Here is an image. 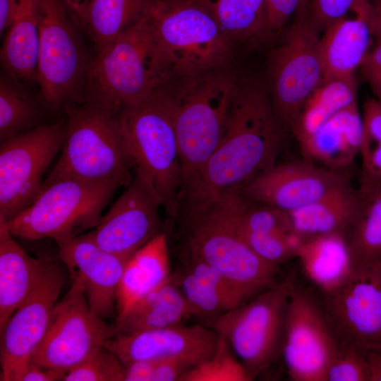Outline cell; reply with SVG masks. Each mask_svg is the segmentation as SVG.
Returning a JSON list of instances; mask_svg holds the SVG:
<instances>
[{"instance_id":"obj_1","label":"cell","mask_w":381,"mask_h":381,"mask_svg":"<svg viewBox=\"0 0 381 381\" xmlns=\"http://www.w3.org/2000/svg\"><path fill=\"white\" fill-rule=\"evenodd\" d=\"M286 131L266 85L238 80L224 133L184 194L189 204L239 190L276 164Z\"/></svg>"},{"instance_id":"obj_2","label":"cell","mask_w":381,"mask_h":381,"mask_svg":"<svg viewBox=\"0 0 381 381\" xmlns=\"http://www.w3.org/2000/svg\"><path fill=\"white\" fill-rule=\"evenodd\" d=\"M238 79L227 66L176 75L158 91L174 121L183 173V195L218 146Z\"/></svg>"},{"instance_id":"obj_3","label":"cell","mask_w":381,"mask_h":381,"mask_svg":"<svg viewBox=\"0 0 381 381\" xmlns=\"http://www.w3.org/2000/svg\"><path fill=\"white\" fill-rule=\"evenodd\" d=\"M147 13L93 59L84 102L118 115L176 76L173 64L160 46Z\"/></svg>"},{"instance_id":"obj_4","label":"cell","mask_w":381,"mask_h":381,"mask_svg":"<svg viewBox=\"0 0 381 381\" xmlns=\"http://www.w3.org/2000/svg\"><path fill=\"white\" fill-rule=\"evenodd\" d=\"M134 179L169 216H175L183 195V173L171 113L157 90L118 115Z\"/></svg>"},{"instance_id":"obj_5","label":"cell","mask_w":381,"mask_h":381,"mask_svg":"<svg viewBox=\"0 0 381 381\" xmlns=\"http://www.w3.org/2000/svg\"><path fill=\"white\" fill-rule=\"evenodd\" d=\"M60 157L42 184L61 179L128 187L133 169L117 115L87 102L67 104Z\"/></svg>"},{"instance_id":"obj_6","label":"cell","mask_w":381,"mask_h":381,"mask_svg":"<svg viewBox=\"0 0 381 381\" xmlns=\"http://www.w3.org/2000/svg\"><path fill=\"white\" fill-rule=\"evenodd\" d=\"M147 15L176 75L229 64L234 46L201 0H153Z\"/></svg>"},{"instance_id":"obj_7","label":"cell","mask_w":381,"mask_h":381,"mask_svg":"<svg viewBox=\"0 0 381 381\" xmlns=\"http://www.w3.org/2000/svg\"><path fill=\"white\" fill-rule=\"evenodd\" d=\"M39 56L37 83L52 109L84 102L92 62L63 0H37Z\"/></svg>"},{"instance_id":"obj_8","label":"cell","mask_w":381,"mask_h":381,"mask_svg":"<svg viewBox=\"0 0 381 381\" xmlns=\"http://www.w3.org/2000/svg\"><path fill=\"white\" fill-rule=\"evenodd\" d=\"M118 188L71 179L42 184L33 202L7 222L9 231L26 240L67 241L97 226Z\"/></svg>"},{"instance_id":"obj_9","label":"cell","mask_w":381,"mask_h":381,"mask_svg":"<svg viewBox=\"0 0 381 381\" xmlns=\"http://www.w3.org/2000/svg\"><path fill=\"white\" fill-rule=\"evenodd\" d=\"M188 246L222 272L248 300L275 286L279 265L259 257L210 200L190 205Z\"/></svg>"},{"instance_id":"obj_10","label":"cell","mask_w":381,"mask_h":381,"mask_svg":"<svg viewBox=\"0 0 381 381\" xmlns=\"http://www.w3.org/2000/svg\"><path fill=\"white\" fill-rule=\"evenodd\" d=\"M292 281L286 279L215 319L211 327L223 337L252 380L281 355Z\"/></svg>"},{"instance_id":"obj_11","label":"cell","mask_w":381,"mask_h":381,"mask_svg":"<svg viewBox=\"0 0 381 381\" xmlns=\"http://www.w3.org/2000/svg\"><path fill=\"white\" fill-rule=\"evenodd\" d=\"M325 79L320 32L306 13L296 17L267 64V89L285 130L291 128L305 102Z\"/></svg>"},{"instance_id":"obj_12","label":"cell","mask_w":381,"mask_h":381,"mask_svg":"<svg viewBox=\"0 0 381 381\" xmlns=\"http://www.w3.org/2000/svg\"><path fill=\"white\" fill-rule=\"evenodd\" d=\"M73 282L53 310L46 334L32 361L45 368L66 373L115 336L114 325L90 308L82 279Z\"/></svg>"},{"instance_id":"obj_13","label":"cell","mask_w":381,"mask_h":381,"mask_svg":"<svg viewBox=\"0 0 381 381\" xmlns=\"http://www.w3.org/2000/svg\"><path fill=\"white\" fill-rule=\"evenodd\" d=\"M66 121L42 124L16 135L0 146V216L7 222L29 206L43 176L61 150Z\"/></svg>"},{"instance_id":"obj_14","label":"cell","mask_w":381,"mask_h":381,"mask_svg":"<svg viewBox=\"0 0 381 381\" xmlns=\"http://www.w3.org/2000/svg\"><path fill=\"white\" fill-rule=\"evenodd\" d=\"M322 294L320 304L339 343L381 351L379 260L354 264L337 284Z\"/></svg>"},{"instance_id":"obj_15","label":"cell","mask_w":381,"mask_h":381,"mask_svg":"<svg viewBox=\"0 0 381 381\" xmlns=\"http://www.w3.org/2000/svg\"><path fill=\"white\" fill-rule=\"evenodd\" d=\"M338 340L322 306L292 282L281 356L294 381H325Z\"/></svg>"},{"instance_id":"obj_16","label":"cell","mask_w":381,"mask_h":381,"mask_svg":"<svg viewBox=\"0 0 381 381\" xmlns=\"http://www.w3.org/2000/svg\"><path fill=\"white\" fill-rule=\"evenodd\" d=\"M66 274L59 264L47 258L44 269L25 301L0 329L1 381H16L43 340Z\"/></svg>"},{"instance_id":"obj_17","label":"cell","mask_w":381,"mask_h":381,"mask_svg":"<svg viewBox=\"0 0 381 381\" xmlns=\"http://www.w3.org/2000/svg\"><path fill=\"white\" fill-rule=\"evenodd\" d=\"M349 183L344 170L305 159L275 164L239 189L248 198L289 212Z\"/></svg>"},{"instance_id":"obj_18","label":"cell","mask_w":381,"mask_h":381,"mask_svg":"<svg viewBox=\"0 0 381 381\" xmlns=\"http://www.w3.org/2000/svg\"><path fill=\"white\" fill-rule=\"evenodd\" d=\"M159 206L135 179L90 233L102 249L128 260L162 233Z\"/></svg>"},{"instance_id":"obj_19","label":"cell","mask_w":381,"mask_h":381,"mask_svg":"<svg viewBox=\"0 0 381 381\" xmlns=\"http://www.w3.org/2000/svg\"><path fill=\"white\" fill-rule=\"evenodd\" d=\"M218 339V334L212 327L179 324L131 335H115L104 346L124 365L174 358L193 367L214 353Z\"/></svg>"},{"instance_id":"obj_20","label":"cell","mask_w":381,"mask_h":381,"mask_svg":"<svg viewBox=\"0 0 381 381\" xmlns=\"http://www.w3.org/2000/svg\"><path fill=\"white\" fill-rule=\"evenodd\" d=\"M59 257L70 276L80 277L92 310L100 318L116 310V297L125 260L99 247L90 233L57 243Z\"/></svg>"},{"instance_id":"obj_21","label":"cell","mask_w":381,"mask_h":381,"mask_svg":"<svg viewBox=\"0 0 381 381\" xmlns=\"http://www.w3.org/2000/svg\"><path fill=\"white\" fill-rule=\"evenodd\" d=\"M362 134V114L356 102L332 116L299 147L305 159L344 170L359 155Z\"/></svg>"},{"instance_id":"obj_22","label":"cell","mask_w":381,"mask_h":381,"mask_svg":"<svg viewBox=\"0 0 381 381\" xmlns=\"http://www.w3.org/2000/svg\"><path fill=\"white\" fill-rule=\"evenodd\" d=\"M371 5L329 25L320 37L325 78L353 75L369 52Z\"/></svg>"},{"instance_id":"obj_23","label":"cell","mask_w":381,"mask_h":381,"mask_svg":"<svg viewBox=\"0 0 381 381\" xmlns=\"http://www.w3.org/2000/svg\"><path fill=\"white\" fill-rule=\"evenodd\" d=\"M47 258H35L14 240L0 216V329L36 286Z\"/></svg>"},{"instance_id":"obj_24","label":"cell","mask_w":381,"mask_h":381,"mask_svg":"<svg viewBox=\"0 0 381 381\" xmlns=\"http://www.w3.org/2000/svg\"><path fill=\"white\" fill-rule=\"evenodd\" d=\"M171 277L167 237L162 232L126 262L117 292V316Z\"/></svg>"},{"instance_id":"obj_25","label":"cell","mask_w":381,"mask_h":381,"mask_svg":"<svg viewBox=\"0 0 381 381\" xmlns=\"http://www.w3.org/2000/svg\"><path fill=\"white\" fill-rule=\"evenodd\" d=\"M360 202L358 190L349 183L292 212H286L291 230L306 238L342 234L346 235Z\"/></svg>"},{"instance_id":"obj_26","label":"cell","mask_w":381,"mask_h":381,"mask_svg":"<svg viewBox=\"0 0 381 381\" xmlns=\"http://www.w3.org/2000/svg\"><path fill=\"white\" fill-rule=\"evenodd\" d=\"M190 316L186 301L171 277L116 317L115 335H131L177 325Z\"/></svg>"},{"instance_id":"obj_27","label":"cell","mask_w":381,"mask_h":381,"mask_svg":"<svg viewBox=\"0 0 381 381\" xmlns=\"http://www.w3.org/2000/svg\"><path fill=\"white\" fill-rule=\"evenodd\" d=\"M1 49L4 71L23 83L37 82L39 23L37 0H17Z\"/></svg>"},{"instance_id":"obj_28","label":"cell","mask_w":381,"mask_h":381,"mask_svg":"<svg viewBox=\"0 0 381 381\" xmlns=\"http://www.w3.org/2000/svg\"><path fill=\"white\" fill-rule=\"evenodd\" d=\"M356 102L353 75L325 78L305 102L290 131L301 145L332 116Z\"/></svg>"},{"instance_id":"obj_29","label":"cell","mask_w":381,"mask_h":381,"mask_svg":"<svg viewBox=\"0 0 381 381\" xmlns=\"http://www.w3.org/2000/svg\"><path fill=\"white\" fill-rule=\"evenodd\" d=\"M297 258L306 275L322 293L337 284L354 265L346 235L342 234L307 238Z\"/></svg>"},{"instance_id":"obj_30","label":"cell","mask_w":381,"mask_h":381,"mask_svg":"<svg viewBox=\"0 0 381 381\" xmlns=\"http://www.w3.org/2000/svg\"><path fill=\"white\" fill-rule=\"evenodd\" d=\"M201 1L233 46L258 44L272 39L266 0Z\"/></svg>"},{"instance_id":"obj_31","label":"cell","mask_w":381,"mask_h":381,"mask_svg":"<svg viewBox=\"0 0 381 381\" xmlns=\"http://www.w3.org/2000/svg\"><path fill=\"white\" fill-rule=\"evenodd\" d=\"M153 0H90L84 30L96 55L104 52L129 27L148 11Z\"/></svg>"},{"instance_id":"obj_32","label":"cell","mask_w":381,"mask_h":381,"mask_svg":"<svg viewBox=\"0 0 381 381\" xmlns=\"http://www.w3.org/2000/svg\"><path fill=\"white\" fill-rule=\"evenodd\" d=\"M44 114L42 104L25 83L4 71L0 78V141L37 128Z\"/></svg>"},{"instance_id":"obj_33","label":"cell","mask_w":381,"mask_h":381,"mask_svg":"<svg viewBox=\"0 0 381 381\" xmlns=\"http://www.w3.org/2000/svg\"><path fill=\"white\" fill-rule=\"evenodd\" d=\"M358 191V210L346 235L354 264L381 260V186Z\"/></svg>"},{"instance_id":"obj_34","label":"cell","mask_w":381,"mask_h":381,"mask_svg":"<svg viewBox=\"0 0 381 381\" xmlns=\"http://www.w3.org/2000/svg\"><path fill=\"white\" fill-rule=\"evenodd\" d=\"M360 191L381 186V102L375 98L363 104Z\"/></svg>"},{"instance_id":"obj_35","label":"cell","mask_w":381,"mask_h":381,"mask_svg":"<svg viewBox=\"0 0 381 381\" xmlns=\"http://www.w3.org/2000/svg\"><path fill=\"white\" fill-rule=\"evenodd\" d=\"M246 368L227 341L219 335L214 353L189 369L180 381H250Z\"/></svg>"},{"instance_id":"obj_36","label":"cell","mask_w":381,"mask_h":381,"mask_svg":"<svg viewBox=\"0 0 381 381\" xmlns=\"http://www.w3.org/2000/svg\"><path fill=\"white\" fill-rule=\"evenodd\" d=\"M176 283L191 316L208 319L212 323L219 316L234 308L224 296L189 270Z\"/></svg>"},{"instance_id":"obj_37","label":"cell","mask_w":381,"mask_h":381,"mask_svg":"<svg viewBox=\"0 0 381 381\" xmlns=\"http://www.w3.org/2000/svg\"><path fill=\"white\" fill-rule=\"evenodd\" d=\"M125 365L112 351L103 346L68 370L64 381H123Z\"/></svg>"},{"instance_id":"obj_38","label":"cell","mask_w":381,"mask_h":381,"mask_svg":"<svg viewBox=\"0 0 381 381\" xmlns=\"http://www.w3.org/2000/svg\"><path fill=\"white\" fill-rule=\"evenodd\" d=\"M325 381H370L368 351L339 342L327 366Z\"/></svg>"},{"instance_id":"obj_39","label":"cell","mask_w":381,"mask_h":381,"mask_svg":"<svg viewBox=\"0 0 381 381\" xmlns=\"http://www.w3.org/2000/svg\"><path fill=\"white\" fill-rule=\"evenodd\" d=\"M371 0H310L306 13L307 18L320 32L349 11L369 6Z\"/></svg>"},{"instance_id":"obj_40","label":"cell","mask_w":381,"mask_h":381,"mask_svg":"<svg viewBox=\"0 0 381 381\" xmlns=\"http://www.w3.org/2000/svg\"><path fill=\"white\" fill-rule=\"evenodd\" d=\"M288 232L272 234L237 233L262 260L279 265L281 263L296 257V253L287 243L286 234Z\"/></svg>"},{"instance_id":"obj_41","label":"cell","mask_w":381,"mask_h":381,"mask_svg":"<svg viewBox=\"0 0 381 381\" xmlns=\"http://www.w3.org/2000/svg\"><path fill=\"white\" fill-rule=\"evenodd\" d=\"M188 270L205 281L224 296L236 308L248 300L222 272L198 256L190 253Z\"/></svg>"},{"instance_id":"obj_42","label":"cell","mask_w":381,"mask_h":381,"mask_svg":"<svg viewBox=\"0 0 381 381\" xmlns=\"http://www.w3.org/2000/svg\"><path fill=\"white\" fill-rule=\"evenodd\" d=\"M269 30L271 37L277 36L294 16L306 13L310 0H266Z\"/></svg>"},{"instance_id":"obj_43","label":"cell","mask_w":381,"mask_h":381,"mask_svg":"<svg viewBox=\"0 0 381 381\" xmlns=\"http://www.w3.org/2000/svg\"><path fill=\"white\" fill-rule=\"evenodd\" d=\"M193 366L174 358L155 361L152 381H180L181 377Z\"/></svg>"},{"instance_id":"obj_44","label":"cell","mask_w":381,"mask_h":381,"mask_svg":"<svg viewBox=\"0 0 381 381\" xmlns=\"http://www.w3.org/2000/svg\"><path fill=\"white\" fill-rule=\"evenodd\" d=\"M66 373L45 369L32 361L19 373L16 381H56L64 380Z\"/></svg>"},{"instance_id":"obj_45","label":"cell","mask_w":381,"mask_h":381,"mask_svg":"<svg viewBox=\"0 0 381 381\" xmlns=\"http://www.w3.org/2000/svg\"><path fill=\"white\" fill-rule=\"evenodd\" d=\"M124 365L123 381H152L155 361H137Z\"/></svg>"},{"instance_id":"obj_46","label":"cell","mask_w":381,"mask_h":381,"mask_svg":"<svg viewBox=\"0 0 381 381\" xmlns=\"http://www.w3.org/2000/svg\"><path fill=\"white\" fill-rule=\"evenodd\" d=\"M361 67L366 80L381 71V40L368 52Z\"/></svg>"},{"instance_id":"obj_47","label":"cell","mask_w":381,"mask_h":381,"mask_svg":"<svg viewBox=\"0 0 381 381\" xmlns=\"http://www.w3.org/2000/svg\"><path fill=\"white\" fill-rule=\"evenodd\" d=\"M74 21L80 30L85 26L86 16L90 0H63Z\"/></svg>"},{"instance_id":"obj_48","label":"cell","mask_w":381,"mask_h":381,"mask_svg":"<svg viewBox=\"0 0 381 381\" xmlns=\"http://www.w3.org/2000/svg\"><path fill=\"white\" fill-rule=\"evenodd\" d=\"M17 0H0V34L11 26Z\"/></svg>"},{"instance_id":"obj_49","label":"cell","mask_w":381,"mask_h":381,"mask_svg":"<svg viewBox=\"0 0 381 381\" xmlns=\"http://www.w3.org/2000/svg\"><path fill=\"white\" fill-rule=\"evenodd\" d=\"M370 381H381V351H368Z\"/></svg>"},{"instance_id":"obj_50","label":"cell","mask_w":381,"mask_h":381,"mask_svg":"<svg viewBox=\"0 0 381 381\" xmlns=\"http://www.w3.org/2000/svg\"><path fill=\"white\" fill-rule=\"evenodd\" d=\"M370 23L372 32L381 28V0H371Z\"/></svg>"},{"instance_id":"obj_51","label":"cell","mask_w":381,"mask_h":381,"mask_svg":"<svg viewBox=\"0 0 381 381\" xmlns=\"http://www.w3.org/2000/svg\"><path fill=\"white\" fill-rule=\"evenodd\" d=\"M375 98L381 102V71L367 79Z\"/></svg>"},{"instance_id":"obj_52","label":"cell","mask_w":381,"mask_h":381,"mask_svg":"<svg viewBox=\"0 0 381 381\" xmlns=\"http://www.w3.org/2000/svg\"><path fill=\"white\" fill-rule=\"evenodd\" d=\"M373 35H375L377 40H381V28L374 30Z\"/></svg>"},{"instance_id":"obj_53","label":"cell","mask_w":381,"mask_h":381,"mask_svg":"<svg viewBox=\"0 0 381 381\" xmlns=\"http://www.w3.org/2000/svg\"><path fill=\"white\" fill-rule=\"evenodd\" d=\"M380 261V268H381V260H379Z\"/></svg>"}]
</instances>
